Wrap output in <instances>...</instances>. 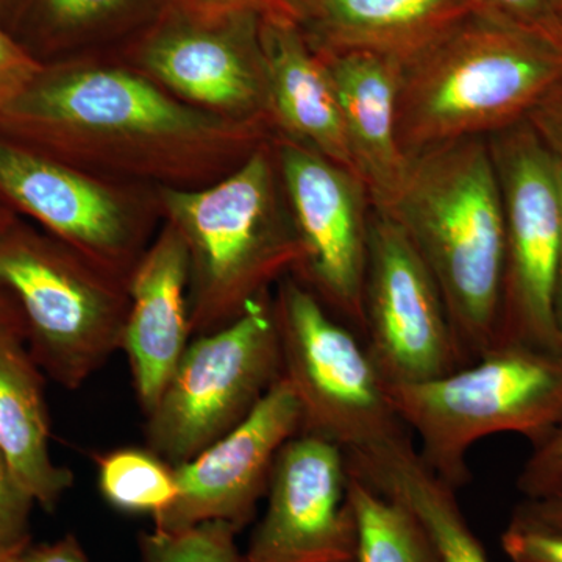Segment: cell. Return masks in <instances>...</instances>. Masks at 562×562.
Segmentation results:
<instances>
[{
	"label": "cell",
	"mask_w": 562,
	"mask_h": 562,
	"mask_svg": "<svg viewBox=\"0 0 562 562\" xmlns=\"http://www.w3.org/2000/svg\"><path fill=\"white\" fill-rule=\"evenodd\" d=\"M268 124L217 116L114 68L44 69L0 113L7 138L76 168L176 187L232 172L265 143Z\"/></svg>",
	"instance_id": "1"
},
{
	"label": "cell",
	"mask_w": 562,
	"mask_h": 562,
	"mask_svg": "<svg viewBox=\"0 0 562 562\" xmlns=\"http://www.w3.org/2000/svg\"><path fill=\"white\" fill-rule=\"evenodd\" d=\"M427 262L446 302L462 364L495 347L506 233L487 138L441 144L408 157L390 209Z\"/></svg>",
	"instance_id": "2"
},
{
	"label": "cell",
	"mask_w": 562,
	"mask_h": 562,
	"mask_svg": "<svg viewBox=\"0 0 562 562\" xmlns=\"http://www.w3.org/2000/svg\"><path fill=\"white\" fill-rule=\"evenodd\" d=\"M562 79V47L471 13L403 66L397 139L406 158L527 120Z\"/></svg>",
	"instance_id": "3"
},
{
	"label": "cell",
	"mask_w": 562,
	"mask_h": 562,
	"mask_svg": "<svg viewBox=\"0 0 562 562\" xmlns=\"http://www.w3.org/2000/svg\"><path fill=\"white\" fill-rule=\"evenodd\" d=\"M276 150L260 144L209 188H165L169 224L190 250L192 335L231 324L273 280L299 271L301 239L280 201Z\"/></svg>",
	"instance_id": "4"
},
{
	"label": "cell",
	"mask_w": 562,
	"mask_h": 562,
	"mask_svg": "<svg viewBox=\"0 0 562 562\" xmlns=\"http://www.w3.org/2000/svg\"><path fill=\"white\" fill-rule=\"evenodd\" d=\"M387 386V384H386ZM392 408L417 436V453L454 491L471 482L473 443L516 432L538 446L562 420V353L494 347L428 382L387 386Z\"/></svg>",
	"instance_id": "5"
},
{
	"label": "cell",
	"mask_w": 562,
	"mask_h": 562,
	"mask_svg": "<svg viewBox=\"0 0 562 562\" xmlns=\"http://www.w3.org/2000/svg\"><path fill=\"white\" fill-rule=\"evenodd\" d=\"M127 284L16 222L0 233V288L20 308L33 360L66 390H79L121 349Z\"/></svg>",
	"instance_id": "6"
},
{
	"label": "cell",
	"mask_w": 562,
	"mask_h": 562,
	"mask_svg": "<svg viewBox=\"0 0 562 562\" xmlns=\"http://www.w3.org/2000/svg\"><path fill=\"white\" fill-rule=\"evenodd\" d=\"M272 306L281 376L301 405L302 432L336 443L347 457L412 438L364 344L310 288L281 280Z\"/></svg>",
	"instance_id": "7"
},
{
	"label": "cell",
	"mask_w": 562,
	"mask_h": 562,
	"mask_svg": "<svg viewBox=\"0 0 562 562\" xmlns=\"http://www.w3.org/2000/svg\"><path fill=\"white\" fill-rule=\"evenodd\" d=\"M280 379L279 330L265 292L231 324L190 342L147 414V447L173 468L192 460L246 419Z\"/></svg>",
	"instance_id": "8"
},
{
	"label": "cell",
	"mask_w": 562,
	"mask_h": 562,
	"mask_svg": "<svg viewBox=\"0 0 562 562\" xmlns=\"http://www.w3.org/2000/svg\"><path fill=\"white\" fill-rule=\"evenodd\" d=\"M487 139L501 183L506 233L495 347L525 346L562 353L554 319L562 249L557 160L527 121Z\"/></svg>",
	"instance_id": "9"
},
{
	"label": "cell",
	"mask_w": 562,
	"mask_h": 562,
	"mask_svg": "<svg viewBox=\"0 0 562 562\" xmlns=\"http://www.w3.org/2000/svg\"><path fill=\"white\" fill-rule=\"evenodd\" d=\"M364 346L387 386L464 368L435 277L392 214L369 213Z\"/></svg>",
	"instance_id": "10"
},
{
	"label": "cell",
	"mask_w": 562,
	"mask_h": 562,
	"mask_svg": "<svg viewBox=\"0 0 562 562\" xmlns=\"http://www.w3.org/2000/svg\"><path fill=\"white\" fill-rule=\"evenodd\" d=\"M281 187L303 250L299 271L324 305L364 333V280L372 202L357 173L279 136Z\"/></svg>",
	"instance_id": "11"
},
{
	"label": "cell",
	"mask_w": 562,
	"mask_h": 562,
	"mask_svg": "<svg viewBox=\"0 0 562 562\" xmlns=\"http://www.w3.org/2000/svg\"><path fill=\"white\" fill-rule=\"evenodd\" d=\"M341 447L301 435L273 464L268 508L243 562H357L358 525Z\"/></svg>",
	"instance_id": "12"
},
{
	"label": "cell",
	"mask_w": 562,
	"mask_h": 562,
	"mask_svg": "<svg viewBox=\"0 0 562 562\" xmlns=\"http://www.w3.org/2000/svg\"><path fill=\"white\" fill-rule=\"evenodd\" d=\"M0 198L121 279L144 254L135 213L120 192L7 136H0Z\"/></svg>",
	"instance_id": "13"
},
{
	"label": "cell",
	"mask_w": 562,
	"mask_h": 562,
	"mask_svg": "<svg viewBox=\"0 0 562 562\" xmlns=\"http://www.w3.org/2000/svg\"><path fill=\"white\" fill-rule=\"evenodd\" d=\"M302 432V409L281 376L246 419L176 468L177 497L155 530L181 531L203 522H227L239 531L268 494L273 464L284 443Z\"/></svg>",
	"instance_id": "14"
},
{
	"label": "cell",
	"mask_w": 562,
	"mask_h": 562,
	"mask_svg": "<svg viewBox=\"0 0 562 562\" xmlns=\"http://www.w3.org/2000/svg\"><path fill=\"white\" fill-rule=\"evenodd\" d=\"M257 18L168 32L151 41L144 66L183 101L235 121H268V85Z\"/></svg>",
	"instance_id": "15"
},
{
	"label": "cell",
	"mask_w": 562,
	"mask_h": 562,
	"mask_svg": "<svg viewBox=\"0 0 562 562\" xmlns=\"http://www.w3.org/2000/svg\"><path fill=\"white\" fill-rule=\"evenodd\" d=\"M190 250L169 224L140 255L128 277L122 350L131 361L133 386L149 414L190 346Z\"/></svg>",
	"instance_id": "16"
},
{
	"label": "cell",
	"mask_w": 562,
	"mask_h": 562,
	"mask_svg": "<svg viewBox=\"0 0 562 562\" xmlns=\"http://www.w3.org/2000/svg\"><path fill=\"white\" fill-rule=\"evenodd\" d=\"M317 54L330 72L353 171L368 188L372 206L387 210L408 162L397 139L403 66L371 52Z\"/></svg>",
	"instance_id": "17"
},
{
	"label": "cell",
	"mask_w": 562,
	"mask_h": 562,
	"mask_svg": "<svg viewBox=\"0 0 562 562\" xmlns=\"http://www.w3.org/2000/svg\"><path fill=\"white\" fill-rule=\"evenodd\" d=\"M258 40L271 124L280 136L355 172L330 72L301 25L260 21Z\"/></svg>",
	"instance_id": "18"
},
{
	"label": "cell",
	"mask_w": 562,
	"mask_h": 562,
	"mask_svg": "<svg viewBox=\"0 0 562 562\" xmlns=\"http://www.w3.org/2000/svg\"><path fill=\"white\" fill-rule=\"evenodd\" d=\"M472 13L465 0H306L302 32L321 54L414 60Z\"/></svg>",
	"instance_id": "19"
},
{
	"label": "cell",
	"mask_w": 562,
	"mask_h": 562,
	"mask_svg": "<svg viewBox=\"0 0 562 562\" xmlns=\"http://www.w3.org/2000/svg\"><path fill=\"white\" fill-rule=\"evenodd\" d=\"M24 344L20 333L0 328V453L36 505L54 512L74 473L52 458L43 371Z\"/></svg>",
	"instance_id": "20"
},
{
	"label": "cell",
	"mask_w": 562,
	"mask_h": 562,
	"mask_svg": "<svg viewBox=\"0 0 562 562\" xmlns=\"http://www.w3.org/2000/svg\"><path fill=\"white\" fill-rule=\"evenodd\" d=\"M347 457V454H346ZM351 475L402 503L416 517L441 562H491L465 519L457 491L425 464L412 438L350 454Z\"/></svg>",
	"instance_id": "21"
},
{
	"label": "cell",
	"mask_w": 562,
	"mask_h": 562,
	"mask_svg": "<svg viewBox=\"0 0 562 562\" xmlns=\"http://www.w3.org/2000/svg\"><path fill=\"white\" fill-rule=\"evenodd\" d=\"M349 497L358 525L357 562H441L416 517L402 503L351 473Z\"/></svg>",
	"instance_id": "22"
},
{
	"label": "cell",
	"mask_w": 562,
	"mask_h": 562,
	"mask_svg": "<svg viewBox=\"0 0 562 562\" xmlns=\"http://www.w3.org/2000/svg\"><path fill=\"white\" fill-rule=\"evenodd\" d=\"M102 497L117 512L158 517L177 497L176 468L149 447H122L95 458Z\"/></svg>",
	"instance_id": "23"
},
{
	"label": "cell",
	"mask_w": 562,
	"mask_h": 562,
	"mask_svg": "<svg viewBox=\"0 0 562 562\" xmlns=\"http://www.w3.org/2000/svg\"><path fill=\"white\" fill-rule=\"evenodd\" d=\"M238 532L227 522H203L181 531L154 528L140 535V562H243Z\"/></svg>",
	"instance_id": "24"
},
{
	"label": "cell",
	"mask_w": 562,
	"mask_h": 562,
	"mask_svg": "<svg viewBox=\"0 0 562 562\" xmlns=\"http://www.w3.org/2000/svg\"><path fill=\"white\" fill-rule=\"evenodd\" d=\"M194 24L221 25L257 18L301 25L306 0H173Z\"/></svg>",
	"instance_id": "25"
},
{
	"label": "cell",
	"mask_w": 562,
	"mask_h": 562,
	"mask_svg": "<svg viewBox=\"0 0 562 562\" xmlns=\"http://www.w3.org/2000/svg\"><path fill=\"white\" fill-rule=\"evenodd\" d=\"M472 13L535 33L562 47L558 0H465Z\"/></svg>",
	"instance_id": "26"
},
{
	"label": "cell",
	"mask_w": 562,
	"mask_h": 562,
	"mask_svg": "<svg viewBox=\"0 0 562 562\" xmlns=\"http://www.w3.org/2000/svg\"><path fill=\"white\" fill-rule=\"evenodd\" d=\"M35 501L0 453V550L31 542V513Z\"/></svg>",
	"instance_id": "27"
},
{
	"label": "cell",
	"mask_w": 562,
	"mask_h": 562,
	"mask_svg": "<svg viewBox=\"0 0 562 562\" xmlns=\"http://www.w3.org/2000/svg\"><path fill=\"white\" fill-rule=\"evenodd\" d=\"M517 491L525 501L546 497L562 486V420L525 461L517 476Z\"/></svg>",
	"instance_id": "28"
},
{
	"label": "cell",
	"mask_w": 562,
	"mask_h": 562,
	"mask_svg": "<svg viewBox=\"0 0 562 562\" xmlns=\"http://www.w3.org/2000/svg\"><path fill=\"white\" fill-rule=\"evenodd\" d=\"M43 65L0 24V113L43 74Z\"/></svg>",
	"instance_id": "29"
},
{
	"label": "cell",
	"mask_w": 562,
	"mask_h": 562,
	"mask_svg": "<svg viewBox=\"0 0 562 562\" xmlns=\"http://www.w3.org/2000/svg\"><path fill=\"white\" fill-rule=\"evenodd\" d=\"M503 552L513 562H562V532L513 522L502 532Z\"/></svg>",
	"instance_id": "30"
},
{
	"label": "cell",
	"mask_w": 562,
	"mask_h": 562,
	"mask_svg": "<svg viewBox=\"0 0 562 562\" xmlns=\"http://www.w3.org/2000/svg\"><path fill=\"white\" fill-rule=\"evenodd\" d=\"M128 0H31L41 22L55 31H70L109 16Z\"/></svg>",
	"instance_id": "31"
},
{
	"label": "cell",
	"mask_w": 562,
	"mask_h": 562,
	"mask_svg": "<svg viewBox=\"0 0 562 562\" xmlns=\"http://www.w3.org/2000/svg\"><path fill=\"white\" fill-rule=\"evenodd\" d=\"M525 121L562 166V79L532 106Z\"/></svg>",
	"instance_id": "32"
},
{
	"label": "cell",
	"mask_w": 562,
	"mask_h": 562,
	"mask_svg": "<svg viewBox=\"0 0 562 562\" xmlns=\"http://www.w3.org/2000/svg\"><path fill=\"white\" fill-rule=\"evenodd\" d=\"M512 520L562 532V486L546 497L535 501L524 498V502L514 508Z\"/></svg>",
	"instance_id": "33"
},
{
	"label": "cell",
	"mask_w": 562,
	"mask_h": 562,
	"mask_svg": "<svg viewBox=\"0 0 562 562\" xmlns=\"http://www.w3.org/2000/svg\"><path fill=\"white\" fill-rule=\"evenodd\" d=\"M16 562H90L76 536L68 535L55 542L27 543Z\"/></svg>",
	"instance_id": "34"
},
{
	"label": "cell",
	"mask_w": 562,
	"mask_h": 562,
	"mask_svg": "<svg viewBox=\"0 0 562 562\" xmlns=\"http://www.w3.org/2000/svg\"><path fill=\"white\" fill-rule=\"evenodd\" d=\"M0 328L20 333L25 339V325L20 308L2 288H0Z\"/></svg>",
	"instance_id": "35"
},
{
	"label": "cell",
	"mask_w": 562,
	"mask_h": 562,
	"mask_svg": "<svg viewBox=\"0 0 562 562\" xmlns=\"http://www.w3.org/2000/svg\"><path fill=\"white\" fill-rule=\"evenodd\" d=\"M558 176H560L561 194H562V166L557 161ZM554 319H557L558 335L562 347V249L560 269H558L557 294H554Z\"/></svg>",
	"instance_id": "36"
},
{
	"label": "cell",
	"mask_w": 562,
	"mask_h": 562,
	"mask_svg": "<svg viewBox=\"0 0 562 562\" xmlns=\"http://www.w3.org/2000/svg\"><path fill=\"white\" fill-rule=\"evenodd\" d=\"M25 546H27V543H25ZM25 546L14 547V549L9 550H0V562H16L18 557H20V553Z\"/></svg>",
	"instance_id": "37"
},
{
	"label": "cell",
	"mask_w": 562,
	"mask_h": 562,
	"mask_svg": "<svg viewBox=\"0 0 562 562\" xmlns=\"http://www.w3.org/2000/svg\"><path fill=\"white\" fill-rule=\"evenodd\" d=\"M13 224V214L10 213L9 209H5V206L0 205V233L5 232L7 228H10Z\"/></svg>",
	"instance_id": "38"
},
{
	"label": "cell",
	"mask_w": 562,
	"mask_h": 562,
	"mask_svg": "<svg viewBox=\"0 0 562 562\" xmlns=\"http://www.w3.org/2000/svg\"><path fill=\"white\" fill-rule=\"evenodd\" d=\"M558 14H560V21L562 25V0H558Z\"/></svg>",
	"instance_id": "39"
}]
</instances>
